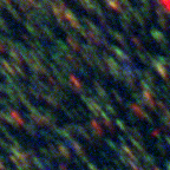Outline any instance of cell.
Segmentation results:
<instances>
[{
  "label": "cell",
  "mask_w": 170,
  "mask_h": 170,
  "mask_svg": "<svg viewBox=\"0 0 170 170\" xmlns=\"http://www.w3.org/2000/svg\"><path fill=\"white\" fill-rule=\"evenodd\" d=\"M152 34L156 37V39H157L159 43L167 44V39H165V37H164L163 33H161V32H158V31H156V30H154V31H152Z\"/></svg>",
  "instance_id": "obj_1"
},
{
  "label": "cell",
  "mask_w": 170,
  "mask_h": 170,
  "mask_svg": "<svg viewBox=\"0 0 170 170\" xmlns=\"http://www.w3.org/2000/svg\"><path fill=\"white\" fill-rule=\"evenodd\" d=\"M159 5H162L164 7V10L168 13H170V0H158Z\"/></svg>",
  "instance_id": "obj_2"
}]
</instances>
